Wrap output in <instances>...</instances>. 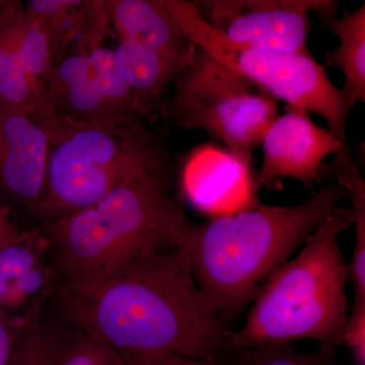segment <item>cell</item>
I'll return each instance as SVG.
<instances>
[{
    "mask_svg": "<svg viewBox=\"0 0 365 365\" xmlns=\"http://www.w3.org/2000/svg\"><path fill=\"white\" fill-rule=\"evenodd\" d=\"M345 144L347 141L314 123L307 113L287 109L262 139V165L254 189L259 191L288 178L314 190V185L323 181L326 158L333 157Z\"/></svg>",
    "mask_w": 365,
    "mask_h": 365,
    "instance_id": "10",
    "label": "cell"
},
{
    "mask_svg": "<svg viewBox=\"0 0 365 365\" xmlns=\"http://www.w3.org/2000/svg\"><path fill=\"white\" fill-rule=\"evenodd\" d=\"M78 333L54 299L21 329L9 365H60L66 346Z\"/></svg>",
    "mask_w": 365,
    "mask_h": 365,
    "instance_id": "19",
    "label": "cell"
},
{
    "mask_svg": "<svg viewBox=\"0 0 365 365\" xmlns=\"http://www.w3.org/2000/svg\"><path fill=\"white\" fill-rule=\"evenodd\" d=\"M0 40L29 76L43 81L54 64V53L47 28L20 2L0 9Z\"/></svg>",
    "mask_w": 365,
    "mask_h": 365,
    "instance_id": "16",
    "label": "cell"
},
{
    "mask_svg": "<svg viewBox=\"0 0 365 365\" xmlns=\"http://www.w3.org/2000/svg\"><path fill=\"white\" fill-rule=\"evenodd\" d=\"M43 81L53 113L85 122L132 120L116 116L106 104L90 54L66 53Z\"/></svg>",
    "mask_w": 365,
    "mask_h": 365,
    "instance_id": "13",
    "label": "cell"
},
{
    "mask_svg": "<svg viewBox=\"0 0 365 365\" xmlns=\"http://www.w3.org/2000/svg\"><path fill=\"white\" fill-rule=\"evenodd\" d=\"M55 302L79 332L122 354L216 359L227 331L197 284L182 245L136 259L90 294L60 289Z\"/></svg>",
    "mask_w": 365,
    "mask_h": 365,
    "instance_id": "1",
    "label": "cell"
},
{
    "mask_svg": "<svg viewBox=\"0 0 365 365\" xmlns=\"http://www.w3.org/2000/svg\"><path fill=\"white\" fill-rule=\"evenodd\" d=\"M26 6L47 28L54 63L66 53L91 54L102 47L111 26L104 0H31Z\"/></svg>",
    "mask_w": 365,
    "mask_h": 365,
    "instance_id": "12",
    "label": "cell"
},
{
    "mask_svg": "<svg viewBox=\"0 0 365 365\" xmlns=\"http://www.w3.org/2000/svg\"><path fill=\"white\" fill-rule=\"evenodd\" d=\"M277 102L194 45L191 59L172 86L163 118L185 130L205 131L249 170L254 150L279 116Z\"/></svg>",
    "mask_w": 365,
    "mask_h": 365,
    "instance_id": "6",
    "label": "cell"
},
{
    "mask_svg": "<svg viewBox=\"0 0 365 365\" xmlns=\"http://www.w3.org/2000/svg\"><path fill=\"white\" fill-rule=\"evenodd\" d=\"M0 106L44 118L52 114L43 81L29 76L0 40Z\"/></svg>",
    "mask_w": 365,
    "mask_h": 365,
    "instance_id": "20",
    "label": "cell"
},
{
    "mask_svg": "<svg viewBox=\"0 0 365 365\" xmlns=\"http://www.w3.org/2000/svg\"><path fill=\"white\" fill-rule=\"evenodd\" d=\"M129 365H220L213 357H189L169 352L123 354Z\"/></svg>",
    "mask_w": 365,
    "mask_h": 365,
    "instance_id": "25",
    "label": "cell"
},
{
    "mask_svg": "<svg viewBox=\"0 0 365 365\" xmlns=\"http://www.w3.org/2000/svg\"><path fill=\"white\" fill-rule=\"evenodd\" d=\"M110 26L119 39L173 57L190 60L194 45L163 6L162 0H104Z\"/></svg>",
    "mask_w": 365,
    "mask_h": 365,
    "instance_id": "14",
    "label": "cell"
},
{
    "mask_svg": "<svg viewBox=\"0 0 365 365\" xmlns=\"http://www.w3.org/2000/svg\"><path fill=\"white\" fill-rule=\"evenodd\" d=\"M322 176L331 177L344 189L346 199L351 203L354 246L348 264V277L354 292V304L365 306V181L348 144L325 163Z\"/></svg>",
    "mask_w": 365,
    "mask_h": 365,
    "instance_id": "17",
    "label": "cell"
},
{
    "mask_svg": "<svg viewBox=\"0 0 365 365\" xmlns=\"http://www.w3.org/2000/svg\"><path fill=\"white\" fill-rule=\"evenodd\" d=\"M48 148L38 118L0 106V191L33 217L44 195Z\"/></svg>",
    "mask_w": 365,
    "mask_h": 365,
    "instance_id": "11",
    "label": "cell"
},
{
    "mask_svg": "<svg viewBox=\"0 0 365 365\" xmlns=\"http://www.w3.org/2000/svg\"><path fill=\"white\" fill-rule=\"evenodd\" d=\"M192 44L260 86L287 109L316 114L343 141L352 111L343 91L312 54H289L237 44L204 20L193 1L162 0Z\"/></svg>",
    "mask_w": 365,
    "mask_h": 365,
    "instance_id": "7",
    "label": "cell"
},
{
    "mask_svg": "<svg viewBox=\"0 0 365 365\" xmlns=\"http://www.w3.org/2000/svg\"><path fill=\"white\" fill-rule=\"evenodd\" d=\"M325 28L339 38V46L326 55L325 63L344 74L343 91L353 109L365 102V4L342 18L329 16L321 20Z\"/></svg>",
    "mask_w": 365,
    "mask_h": 365,
    "instance_id": "18",
    "label": "cell"
},
{
    "mask_svg": "<svg viewBox=\"0 0 365 365\" xmlns=\"http://www.w3.org/2000/svg\"><path fill=\"white\" fill-rule=\"evenodd\" d=\"M220 365H323L319 353L299 351L292 344L251 346L237 350L222 349Z\"/></svg>",
    "mask_w": 365,
    "mask_h": 365,
    "instance_id": "22",
    "label": "cell"
},
{
    "mask_svg": "<svg viewBox=\"0 0 365 365\" xmlns=\"http://www.w3.org/2000/svg\"><path fill=\"white\" fill-rule=\"evenodd\" d=\"M346 199L337 182L294 206L257 202L230 215L190 225L182 248L197 284L227 324L266 280L304 246Z\"/></svg>",
    "mask_w": 365,
    "mask_h": 365,
    "instance_id": "3",
    "label": "cell"
},
{
    "mask_svg": "<svg viewBox=\"0 0 365 365\" xmlns=\"http://www.w3.org/2000/svg\"><path fill=\"white\" fill-rule=\"evenodd\" d=\"M177 175L168 146L93 205L38 225L61 290L90 294L136 259L181 247L191 222L176 192Z\"/></svg>",
    "mask_w": 365,
    "mask_h": 365,
    "instance_id": "2",
    "label": "cell"
},
{
    "mask_svg": "<svg viewBox=\"0 0 365 365\" xmlns=\"http://www.w3.org/2000/svg\"><path fill=\"white\" fill-rule=\"evenodd\" d=\"M20 329L0 318V365H9Z\"/></svg>",
    "mask_w": 365,
    "mask_h": 365,
    "instance_id": "26",
    "label": "cell"
},
{
    "mask_svg": "<svg viewBox=\"0 0 365 365\" xmlns=\"http://www.w3.org/2000/svg\"><path fill=\"white\" fill-rule=\"evenodd\" d=\"M18 228L9 220L6 209L0 203V245L18 232Z\"/></svg>",
    "mask_w": 365,
    "mask_h": 365,
    "instance_id": "27",
    "label": "cell"
},
{
    "mask_svg": "<svg viewBox=\"0 0 365 365\" xmlns=\"http://www.w3.org/2000/svg\"><path fill=\"white\" fill-rule=\"evenodd\" d=\"M343 344L348 346L357 365H365V306L350 307Z\"/></svg>",
    "mask_w": 365,
    "mask_h": 365,
    "instance_id": "24",
    "label": "cell"
},
{
    "mask_svg": "<svg viewBox=\"0 0 365 365\" xmlns=\"http://www.w3.org/2000/svg\"><path fill=\"white\" fill-rule=\"evenodd\" d=\"M60 365H129L122 353L102 341L78 333L62 354Z\"/></svg>",
    "mask_w": 365,
    "mask_h": 365,
    "instance_id": "23",
    "label": "cell"
},
{
    "mask_svg": "<svg viewBox=\"0 0 365 365\" xmlns=\"http://www.w3.org/2000/svg\"><path fill=\"white\" fill-rule=\"evenodd\" d=\"M350 227L351 209L336 208L297 256L266 280L241 328L225 332L222 349L299 340L317 341L327 347L343 345L350 311L346 294L349 277L339 235Z\"/></svg>",
    "mask_w": 365,
    "mask_h": 365,
    "instance_id": "4",
    "label": "cell"
},
{
    "mask_svg": "<svg viewBox=\"0 0 365 365\" xmlns=\"http://www.w3.org/2000/svg\"><path fill=\"white\" fill-rule=\"evenodd\" d=\"M90 57L101 93L110 110L118 117L144 121L135 98L115 61L113 50L102 46L91 52Z\"/></svg>",
    "mask_w": 365,
    "mask_h": 365,
    "instance_id": "21",
    "label": "cell"
},
{
    "mask_svg": "<svg viewBox=\"0 0 365 365\" xmlns=\"http://www.w3.org/2000/svg\"><path fill=\"white\" fill-rule=\"evenodd\" d=\"M113 53L144 121L150 124L163 118L172 86L190 60L173 58L124 39H119Z\"/></svg>",
    "mask_w": 365,
    "mask_h": 365,
    "instance_id": "15",
    "label": "cell"
},
{
    "mask_svg": "<svg viewBox=\"0 0 365 365\" xmlns=\"http://www.w3.org/2000/svg\"><path fill=\"white\" fill-rule=\"evenodd\" d=\"M44 195L35 220L51 222L88 208L170 146L169 132L141 120L85 122L52 113Z\"/></svg>",
    "mask_w": 365,
    "mask_h": 365,
    "instance_id": "5",
    "label": "cell"
},
{
    "mask_svg": "<svg viewBox=\"0 0 365 365\" xmlns=\"http://www.w3.org/2000/svg\"><path fill=\"white\" fill-rule=\"evenodd\" d=\"M204 20L237 44L289 53L311 54L309 13L321 20L337 16L331 0H208L193 1Z\"/></svg>",
    "mask_w": 365,
    "mask_h": 365,
    "instance_id": "8",
    "label": "cell"
},
{
    "mask_svg": "<svg viewBox=\"0 0 365 365\" xmlns=\"http://www.w3.org/2000/svg\"><path fill=\"white\" fill-rule=\"evenodd\" d=\"M60 289L49 242L39 227L19 230L0 245V318L21 330Z\"/></svg>",
    "mask_w": 365,
    "mask_h": 365,
    "instance_id": "9",
    "label": "cell"
}]
</instances>
